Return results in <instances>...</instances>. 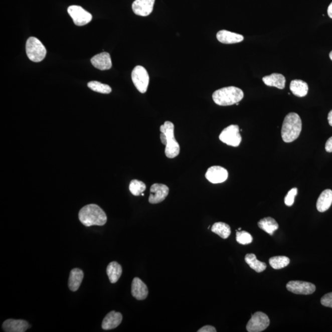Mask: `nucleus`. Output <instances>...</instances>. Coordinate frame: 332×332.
I'll list each match as a JSON object with an SVG mask.
<instances>
[{"mask_svg":"<svg viewBox=\"0 0 332 332\" xmlns=\"http://www.w3.org/2000/svg\"><path fill=\"white\" fill-rule=\"evenodd\" d=\"M160 139L165 146V154L169 158L173 159L180 153V145L174 137V125L172 122L165 121L160 126Z\"/></svg>","mask_w":332,"mask_h":332,"instance_id":"obj_2","label":"nucleus"},{"mask_svg":"<svg viewBox=\"0 0 332 332\" xmlns=\"http://www.w3.org/2000/svg\"><path fill=\"white\" fill-rule=\"evenodd\" d=\"M131 293L137 300H143L148 296V287L140 279L135 277L132 283Z\"/></svg>","mask_w":332,"mask_h":332,"instance_id":"obj_15","label":"nucleus"},{"mask_svg":"<svg viewBox=\"0 0 332 332\" xmlns=\"http://www.w3.org/2000/svg\"><path fill=\"white\" fill-rule=\"evenodd\" d=\"M332 204V191L331 190H325L323 191L318 198L316 207L317 211L320 212L328 210Z\"/></svg>","mask_w":332,"mask_h":332,"instance_id":"obj_20","label":"nucleus"},{"mask_svg":"<svg viewBox=\"0 0 332 332\" xmlns=\"http://www.w3.org/2000/svg\"><path fill=\"white\" fill-rule=\"evenodd\" d=\"M216 328L213 326L211 325H205L203 326L202 328H201L200 330H198V332H216Z\"/></svg>","mask_w":332,"mask_h":332,"instance_id":"obj_33","label":"nucleus"},{"mask_svg":"<svg viewBox=\"0 0 332 332\" xmlns=\"http://www.w3.org/2000/svg\"><path fill=\"white\" fill-rule=\"evenodd\" d=\"M286 287L289 292L298 295H311L315 290L314 284L305 281H290L287 283Z\"/></svg>","mask_w":332,"mask_h":332,"instance_id":"obj_10","label":"nucleus"},{"mask_svg":"<svg viewBox=\"0 0 332 332\" xmlns=\"http://www.w3.org/2000/svg\"><path fill=\"white\" fill-rule=\"evenodd\" d=\"M320 303L323 306L332 308V292L323 295L321 298Z\"/></svg>","mask_w":332,"mask_h":332,"instance_id":"obj_32","label":"nucleus"},{"mask_svg":"<svg viewBox=\"0 0 332 332\" xmlns=\"http://www.w3.org/2000/svg\"><path fill=\"white\" fill-rule=\"evenodd\" d=\"M263 83L268 86L276 87V88L283 89L285 86V78L284 75L280 73H273L270 75L266 76L262 79Z\"/></svg>","mask_w":332,"mask_h":332,"instance_id":"obj_19","label":"nucleus"},{"mask_svg":"<svg viewBox=\"0 0 332 332\" xmlns=\"http://www.w3.org/2000/svg\"><path fill=\"white\" fill-rule=\"evenodd\" d=\"M122 267L116 262H111L107 266V273L109 280L112 284L118 282L122 274Z\"/></svg>","mask_w":332,"mask_h":332,"instance_id":"obj_24","label":"nucleus"},{"mask_svg":"<svg viewBox=\"0 0 332 332\" xmlns=\"http://www.w3.org/2000/svg\"><path fill=\"white\" fill-rule=\"evenodd\" d=\"M122 315L120 312L112 311L108 313L103 320L102 327L103 330H111L120 325Z\"/></svg>","mask_w":332,"mask_h":332,"instance_id":"obj_17","label":"nucleus"},{"mask_svg":"<svg viewBox=\"0 0 332 332\" xmlns=\"http://www.w3.org/2000/svg\"><path fill=\"white\" fill-rule=\"evenodd\" d=\"M289 258L285 256H276L271 257L269 260V263L272 268L275 269H280L286 267L290 263Z\"/></svg>","mask_w":332,"mask_h":332,"instance_id":"obj_27","label":"nucleus"},{"mask_svg":"<svg viewBox=\"0 0 332 332\" xmlns=\"http://www.w3.org/2000/svg\"><path fill=\"white\" fill-rule=\"evenodd\" d=\"M146 185L138 180H132L129 185L130 193L134 196H139L145 191Z\"/></svg>","mask_w":332,"mask_h":332,"instance_id":"obj_29","label":"nucleus"},{"mask_svg":"<svg viewBox=\"0 0 332 332\" xmlns=\"http://www.w3.org/2000/svg\"><path fill=\"white\" fill-rule=\"evenodd\" d=\"M325 150L331 153L332 152V137L329 138L325 143Z\"/></svg>","mask_w":332,"mask_h":332,"instance_id":"obj_34","label":"nucleus"},{"mask_svg":"<svg viewBox=\"0 0 332 332\" xmlns=\"http://www.w3.org/2000/svg\"><path fill=\"white\" fill-rule=\"evenodd\" d=\"M298 190L296 188H293L288 192L286 197L284 199L285 205L287 206H292L293 205L295 197L297 195Z\"/></svg>","mask_w":332,"mask_h":332,"instance_id":"obj_31","label":"nucleus"},{"mask_svg":"<svg viewBox=\"0 0 332 332\" xmlns=\"http://www.w3.org/2000/svg\"><path fill=\"white\" fill-rule=\"evenodd\" d=\"M217 39L224 44H235L243 42L244 37L242 35L223 30L217 33Z\"/></svg>","mask_w":332,"mask_h":332,"instance_id":"obj_18","label":"nucleus"},{"mask_svg":"<svg viewBox=\"0 0 332 332\" xmlns=\"http://www.w3.org/2000/svg\"><path fill=\"white\" fill-rule=\"evenodd\" d=\"M211 230L223 239H227L231 232L230 226L224 222L216 223L212 226Z\"/></svg>","mask_w":332,"mask_h":332,"instance_id":"obj_26","label":"nucleus"},{"mask_svg":"<svg viewBox=\"0 0 332 332\" xmlns=\"http://www.w3.org/2000/svg\"><path fill=\"white\" fill-rule=\"evenodd\" d=\"M236 241L242 245L252 243L253 238L251 235L246 231H236Z\"/></svg>","mask_w":332,"mask_h":332,"instance_id":"obj_30","label":"nucleus"},{"mask_svg":"<svg viewBox=\"0 0 332 332\" xmlns=\"http://www.w3.org/2000/svg\"><path fill=\"white\" fill-rule=\"evenodd\" d=\"M26 48L27 57L34 62H42L47 53L45 46L35 37H30L27 40Z\"/></svg>","mask_w":332,"mask_h":332,"instance_id":"obj_5","label":"nucleus"},{"mask_svg":"<svg viewBox=\"0 0 332 332\" xmlns=\"http://www.w3.org/2000/svg\"><path fill=\"white\" fill-rule=\"evenodd\" d=\"M79 219L86 227L91 226H103L107 221V217L103 209L96 205H86L79 212Z\"/></svg>","mask_w":332,"mask_h":332,"instance_id":"obj_1","label":"nucleus"},{"mask_svg":"<svg viewBox=\"0 0 332 332\" xmlns=\"http://www.w3.org/2000/svg\"><path fill=\"white\" fill-rule=\"evenodd\" d=\"M228 173L221 166L214 165L209 168L206 174V178L212 184L223 183L227 181Z\"/></svg>","mask_w":332,"mask_h":332,"instance_id":"obj_11","label":"nucleus"},{"mask_svg":"<svg viewBox=\"0 0 332 332\" xmlns=\"http://www.w3.org/2000/svg\"><path fill=\"white\" fill-rule=\"evenodd\" d=\"M155 0H135L132 5L133 12L136 15L148 16L153 12Z\"/></svg>","mask_w":332,"mask_h":332,"instance_id":"obj_13","label":"nucleus"},{"mask_svg":"<svg viewBox=\"0 0 332 332\" xmlns=\"http://www.w3.org/2000/svg\"><path fill=\"white\" fill-rule=\"evenodd\" d=\"M329 57H330V59L332 61V51L330 52V54H329Z\"/></svg>","mask_w":332,"mask_h":332,"instance_id":"obj_37","label":"nucleus"},{"mask_svg":"<svg viewBox=\"0 0 332 332\" xmlns=\"http://www.w3.org/2000/svg\"><path fill=\"white\" fill-rule=\"evenodd\" d=\"M91 61L95 68L100 70H109L112 67L110 54L106 52L97 54L91 59Z\"/></svg>","mask_w":332,"mask_h":332,"instance_id":"obj_16","label":"nucleus"},{"mask_svg":"<svg viewBox=\"0 0 332 332\" xmlns=\"http://www.w3.org/2000/svg\"><path fill=\"white\" fill-rule=\"evenodd\" d=\"M270 320L267 315L262 312L254 313L247 323L246 328L249 332H260L268 327Z\"/></svg>","mask_w":332,"mask_h":332,"instance_id":"obj_8","label":"nucleus"},{"mask_svg":"<svg viewBox=\"0 0 332 332\" xmlns=\"http://www.w3.org/2000/svg\"><path fill=\"white\" fill-rule=\"evenodd\" d=\"M170 189L164 184H154L151 187L149 203L158 204L162 202L168 197Z\"/></svg>","mask_w":332,"mask_h":332,"instance_id":"obj_12","label":"nucleus"},{"mask_svg":"<svg viewBox=\"0 0 332 332\" xmlns=\"http://www.w3.org/2000/svg\"><path fill=\"white\" fill-rule=\"evenodd\" d=\"M243 97V91L235 86L226 87L217 90L212 95L214 102L220 106L236 104L240 102Z\"/></svg>","mask_w":332,"mask_h":332,"instance_id":"obj_4","label":"nucleus"},{"mask_svg":"<svg viewBox=\"0 0 332 332\" xmlns=\"http://www.w3.org/2000/svg\"><path fill=\"white\" fill-rule=\"evenodd\" d=\"M245 261L248 264L250 267L254 269L257 273H261L265 270L266 264L257 259L256 255L254 254H248L245 257Z\"/></svg>","mask_w":332,"mask_h":332,"instance_id":"obj_25","label":"nucleus"},{"mask_svg":"<svg viewBox=\"0 0 332 332\" xmlns=\"http://www.w3.org/2000/svg\"><path fill=\"white\" fill-rule=\"evenodd\" d=\"M220 140L228 145L238 146L242 140L238 125H230L222 130L219 135Z\"/></svg>","mask_w":332,"mask_h":332,"instance_id":"obj_7","label":"nucleus"},{"mask_svg":"<svg viewBox=\"0 0 332 332\" xmlns=\"http://www.w3.org/2000/svg\"><path fill=\"white\" fill-rule=\"evenodd\" d=\"M2 327L6 332H25L31 325L24 320L10 319L5 321Z\"/></svg>","mask_w":332,"mask_h":332,"instance_id":"obj_14","label":"nucleus"},{"mask_svg":"<svg viewBox=\"0 0 332 332\" xmlns=\"http://www.w3.org/2000/svg\"><path fill=\"white\" fill-rule=\"evenodd\" d=\"M258 227L269 235H273L275 231L279 228V225L276 220L271 217H266L260 220L258 223Z\"/></svg>","mask_w":332,"mask_h":332,"instance_id":"obj_23","label":"nucleus"},{"mask_svg":"<svg viewBox=\"0 0 332 332\" xmlns=\"http://www.w3.org/2000/svg\"><path fill=\"white\" fill-rule=\"evenodd\" d=\"M328 121L329 124L332 127V110H331L328 113Z\"/></svg>","mask_w":332,"mask_h":332,"instance_id":"obj_36","label":"nucleus"},{"mask_svg":"<svg viewBox=\"0 0 332 332\" xmlns=\"http://www.w3.org/2000/svg\"><path fill=\"white\" fill-rule=\"evenodd\" d=\"M290 89L295 96L300 97H304L308 92V85L302 80H292L290 84Z\"/></svg>","mask_w":332,"mask_h":332,"instance_id":"obj_22","label":"nucleus"},{"mask_svg":"<svg viewBox=\"0 0 332 332\" xmlns=\"http://www.w3.org/2000/svg\"><path fill=\"white\" fill-rule=\"evenodd\" d=\"M84 277V273L79 268L73 269L70 271L69 280V286L70 290L76 292L80 288Z\"/></svg>","mask_w":332,"mask_h":332,"instance_id":"obj_21","label":"nucleus"},{"mask_svg":"<svg viewBox=\"0 0 332 332\" xmlns=\"http://www.w3.org/2000/svg\"><path fill=\"white\" fill-rule=\"evenodd\" d=\"M132 80L135 88L141 93H145L148 89L149 77L146 70L142 66H136L132 72Z\"/></svg>","mask_w":332,"mask_h":332,"instance_id":"obj_6","label":"nucleus"},{"mask_svg":"<svg viewBox=\"0 0 332 332\" xmlns=\"http://www.w3.org/2000/svg\"><path fill=\"white\" fill-rule=\"evenodd\" d=\"M68 13L77 26H85L92 20L91 14L86 12L82 7L77 5L69 7L68 8Z\"/></svg>","mask_w":332,"mask_h":332,"instance_id":"obj_9","label":"nucleus"},{"mask_svg":"<svg viewBox=\"0 0 332 332\" xmlns=\"http://www.w3.org/2000/svg\"><path fill=\"white\" fill-rule=\"evenodd\" d=\"M327 13L329 17H330L331 19H332V2L331 3V4L329 5L328 7V10H327Z\"/></svg>","mask_w":332,"mask_h":332,"instance_id":"obj_35","label":"nucleus"},{"mask_svg":"<svg viewBox=\"0 0 332 332\" xmlns=\"http://www.w3.org/2000/svg\"><path fill=\"white\" fill-rule=\"evenodd\" d=\"M238 230H239V231H241V228H238Z\"/></svg>","mask_w":332,"mask_h":332,"instance_id":"obj_38","label":"nucleus"},{"mask_svg":"<svg viewBox=\"0 0 332 332\" xmlns=\"http://www.w3.org/2000/svg\"><path fill=\"white\" fill-rule=\"evenodd\" d=\"M88 88L95 92L102 94H110L112 89L107 84H103L99 81H92L88 83Z\"/></svg>","mask_w":332,"mask_h":332,"instance_id":"obj_28","label":"nucleus"},{"mask_svg":"<svg viewBox=\"0 0 332 332\" xmlns=\"http://www.w3.org/2000/svg\"><path fill=\"white\" fill-rule=\"evenodd\" d=\"M301 129L302 122L300 116L296 113H288L285 117L282 124V140L286 143L292 142L299 137Z\"/></svg>","mask_w":332,"mask_h":332,"instance_id":"obj_3","label":"nucleus"}]
</instances>
